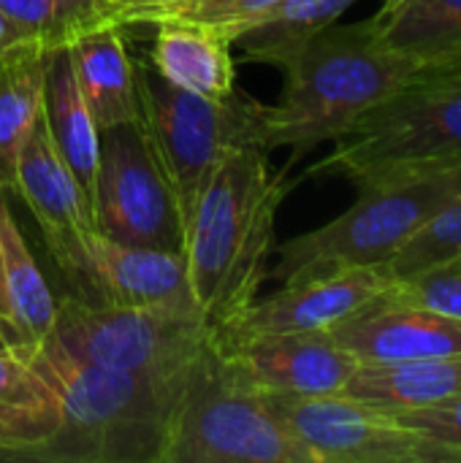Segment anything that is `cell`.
Wrapping results in <instances>:
<instances>
[{
    "label": "cell",
    "instance_id": "1",
    "mask_svg": "<svg viewBox=\"0 0 461 463\" xmlns=\"http://www.w3.org/2000/svg\"><path fill=\"white\" fill-rule=\"evenodd\" d=\"M437 62L391 49L370 19L331 24L283 68L277 103L261 109V149H291V163L318 144L340 141L370 109Z\"/></svg>",
    "mask_w": 461,
    "mask_h": 463
},
{
    "label": "cell",
    "instance_id": "2",
    "mask_svg": "<svg viewBox=\"0 0 461 463\" xmlns=\"http://www.w3.org/2000/svg\"><path fill=\"white\" fill-rule=\"evenodd\" d=\"M288 190V168L272 171L269 152L255 144L231 149L212 174L185 228L190 293L212 328H223L258 298Z\"/></svg>",
    "mask_w": 461,
    "mask_h": 463
},
{
    "label": "cell",
    "instance_id": "3",
    "mask_svg": "<svg viewBox=\"0 0 461 463\" xmlns=\"http://www.w3.org/2000/svg\"><path fill=\"white\" fill-rule=\"evenodd\" d=\"M24 358L54 385L62 404L60 431L33 461L163 463L185 383L103 369L76 358L54 339Z\"/></svg>",
    "mask_w": 461,
    "mask_h": 463
},
{
    "label": "cell",
    "instance_id": "4",
    "mask_svg": "<svg viewBox=\"0 0 461 463\" xmlns=\"http://www.w3.org/2000/svg\"><path fill=\"white\" fill-rule=\"evenodd\" d=\"M163 463H312L217 328L185 380Z\"/></svg>",
    "mask_w": 461,
    "mask_h": 463
},
{
    "label": "cell",
    "instance_id": "5",
    "mask_svg": "<svg viewBox=\"0 0 461 463\" xmlns=\"http://www.w3.org/2000/svg\"><path fill=\"white\" fill-rule=\"evenodd\" d=\"M461 165V62L435 65L370 109L312 174L356 187Z\"/></svg>",
    "mask_w": 461,
    "mask_h": 463
},
{
    "label": "cell",
    "instance_id": "6",
    "mask_svg": "<svg viewBox=\"0 0 461 463\" xmlns=\"http://www.w3.org/2000/svg\"><path fill=\"white\" fill-rule=\"evenodd\" d=\"M459 195L461 165L359 187V198L348 212L274 247L277 263L272 277L285 285L337 269H383Z\"/></svg>",
    "mask_w": 461,
    "mask_h": 463
},
{
    "label": "cell",
    "instance_id": "7",
    "mask_svg": "<svg viewBox=\"0 0 461 463\" xmlns=\"http://www.w3.org/2000/svg\"><path fill=\"white\" fill-rule=\"evenodd\" d=\"M212 336L215 328L196 304L92 307L65 296L49 339L103 369L185 383Z\"/></svg>",
    "mask_w": 461,
    "mask_h": 463
},
{
    "label": "cell",
    "instance_id": "8",
    "mask_svg": "<svg viewBox=\"0 0 461 463\" xmlns=\"http://www.w3.org/2000/svg\"><path fill=\"white\" fill-rule=\"evenodd\" d=\"M141 125L174 187L185 228L223 157L245 144H258L261 109L255 98L234 90L226 100L201 98L168 84L152 68L139 65Z\"/></svg>",
    "mask_w": 461,
    "mask_h": 463
},
{
    "label": "cell",
    "instance_id": "9",
    "mask_svg": "<svg viewBox=\"0 0 461 463\" xmlns=\"http://www.w3.org/2000/svg\"><path fill=\"white\" fill-rule=\"evenodd\" d=\"M90 201L103 236L128 247L185 252V220L174 187L141 122L101 130Z\"/></svg>",
    "mask_w": 461,
    "mask_h": 463
},
{
    "label": "cell",
    "instance_id": "10",
    "mask_svg": "<svg viewBox=\"0 0 461 463\" xmlns=\"http://www.w3.org/2000/svg\"><path fill=\"white\" fill-rule=\"evenodd\" d=\"M71 293L92 307L196 304L185 252L128 247L98 228L43 239Z\"/></svg>",
    "mask_w": 461,
    "mask_h": 463
},
{
    "label": "cell",
    "instance_id": "11",
    "mask_svg": "<svg viewBox=\"0 0 461 463\" xmlns=\"http://www.w3.org/2000/svg\"><path fill=\"white\" fill-rule=\"evenodd\" d=\"M266 399L312 463H437L418 431L345 393Z\"/></svg>",
    "mask_w": 461,
    "mask_h": 463
},
{
    "label": "cell",
    "instance_id": "12",
    "mask_svg": "<svg viewBox=\"0 0 461 463\" xmlns=\"http://www.w3.org/2000/svg\"><path fill=\"white\" fill-rule=\"evenodd\" d=\"M391 279L383 269H337L285 282L277 293L255 298L231 323L217 328V336L236 342L255 334H310L331 331L375 296H380Z\"/></svg>",
    "mask_w": 461,
    "mask_h": 463
},
{
    "label": "cell",
    "instance_id": "13",
    "mask_svg": "<svg viewBox=\"0 0 461 463\" xmlns=\"http://www.w3.org/2000/svg\"><path fill=\"white\" fill-rule=\"evenodd\" d=\"M359 364L461 355V320L397 298L389 288L331 328Z\"/></svg>",
    "mask_w": 461,
    "mask_h": 463
},
{
    "label": "cell",
    "instance_id": "14",
    "mask_svg": "<svg viewBox=\"0 0 461 463\" xmlns=\"http://www.w3.org/2000/svg\"><path fill=\"white\" fill-rule=\"evenodd\" d=\"M253 374V380L277 396H334L342 393L359 369V361L331 336L310 334H255L236 342L220 339Z\"/></svg>",
    "mask_w": 461,
    "mask_h": 463
},
{
    "label": "cell",
    "instance_id": "15",
    "mask_svg": "<svg viewBox=\"0 0 461 463\" xmlns=\"http://www.w3.org/2000/svg\"><path fill=\"white\" fill-rule=\"evenodd\" d=\"M14 193L27 203L43 239L95 228L90 195L57 152L43 117L19 152Z\"/></svg>",
    "mask_w": 461,
    "mask_h": 463
},
{
    "label": "cell",
    "instance_id": "16",
    "mask_svg": "<svg viewBox=\"0 0 461 463\" xmlns=\"http://www.w3.org/2000/svg\"><path fill=\"white\" fill-rule=\"evenodd\" d=\"M73 71L98 130L141 122L139 62L128 52L125 30L101 24L71 43Z\"/></svg>",
    "mask_w": 461,
    "mask_h": 463
},
{
    "label": "cell",
    "instance_id": "17",
    "mask_svg": "<svg viewBox=\"0 0 461 463\" xmlns=\"http://www.w3.org/2000/svg\"><path fill=\"white\" fill-rule=\"evenodd\" d=\"M152 27L158 33L149 49V68L158 76L201 98L226 100L234 95L236 65L228 38L179 19H163Z\"/></svg>",
    "mask_w": 461,
    "mask_h": 463
},
{
    "label": "cell",
    "instance_id": "18",
    "mask_svg": "<svg viewBox=\"0 0 461 463\" xmlns=\"http://www.w3.org/2000/svg\"><path fill=\"white\" fill-rule=\"evenodd\" d=\"M60 426L54 385L24 355L0 350V461H33Z\"/></svg>",
    "mask_w": 461,
    "mask_h": 463
},
{
    "label": "cell",
    "instance_id": "19",
    "mask_svg": "<svg viewBox=\"0 0 461 463\" xmlns=\"http://www.w3.org/2000/svg\"><path fill=\"white\" fill-rule=\"evenodd\" d=\"M342 393L391 418L429 410L461 396V355L359 364Z\"/></svg>",
    "mask_w": 461,
    "mask_h": 463
},
{
    "label": "cell",
    "instance_id": "20",
    "mask_svg": "<svg viewBox=\"0 0 461 463\" xmlns=\"http://www.w3.org/2000/svg\"><path fill=\"white\" fill-rule=\"evenodd\" d=\"M0 250H3V290H5V339L19 355L43 345L57 320V301L16 225L5 193L0 190Z\"/></svg>",
    "mask_w": 461,
    "mask_h": 463
},
{
    "label": "cell",
    "instance_id": "21",
    "mask_svg": "<svg viewBox=\"0 0 461 463\" xmlns=\"http://www.w3.org/2000/svg\"><path fill=\"white\" fill-rule=\"evenodd\" d=\"M43 119H46V128L57 152L62 155V160L68 163V168L76 174V179L90 195L95 168H98L101 130L82 95V87L73 71L71 46H54L46 52Z\"/></svg>",
    "mask_w": 461,
    "mask_h": 463
},
{
    "label": "cell",
    "instance_id": "22",
    "mask_svg": "<svg viewBox=\"0 0 461 463\" xmlns=\"http://www.w3.org/2000/svg\"><path fill=\"white\" fill-rule=\"evenodd\" d=\"M370 22L397 52L437 65L461 62V0H383Z\"/></svg>",
    "mask_w": 461,
    "mask_h": 463
},
{
    "label": "cell",
    "instance_id": "23",
    "mask_svg": "<svg viewBox=\"0 0 461 463\" xmlns=\"http://www.w3.org/2000/svg\"><path fill=\"white\" fill-rule=\"evenodd\" d=\"M43 43H30L0 60V190L14 193L16 160L43 117Z\"/></svg>",
    "mask_w": 461,
    "mask_h": 463
},
{
    "label": "cell",
    "instance_id": "24",
    "mask_svg": "<svg viewBox=\"0 0 461 463\" xmlns=\"http://www.w3.org/2000/svg\"><path fill=\"white\" fill-rule=\"evenodd\" d=\"M353 3L359 0H285L272 16L242 33L234 43L247 60L283 71L310 38L337 24Z\"/></svg>",
    "mask_w": 461,
    "mask_h": 463
},
{
    "label": "cell",
    "instance_id": "25",
    "mask_svg": "<svg viewBox=\"0 0 461 463\" xmlns=\"http://www.w3.org/2000/svg\"><path fill=\"white\" fill-rule=\"evenodd\" d=\"M0 11L49 49L71 46L79 35L101 27L95 0H0Z\"/></svg>",
    "mask_w": 461,
    "mask_h": 463
},
{
    "label": "cell",
    "instance_id": "26",
    "mask_svg": "<svg viewBox=\"0 0 461 463\" xmlns=\"http://www.w3.org/2000/svg\"><path fill=\"white\" fill-rule=\"evenodd\" d=\"M461 258V195L443 206L386 266V277L405 279L410 274L427 271Z\"/></svg>",
    "mask_w": 461,
    "mask_h": 463
},
{
    "label": "cell",
    "instance_id": "27",
    "mask_svg": "<svg viewBox=\"0 0 461 463\" xmlns=\"http://www.w3.org/2000/svg\"><path fill=\"white\" fill-rule=\"evenodd\" d=\"M283 3L285 0H185L163 19L204 24L234 43L242 33L253 30L266 16H272Z\"/></svg>",
    "mask_w": 461,
    "mask_h": 463
},
{
    "label": "cell",
    "instance_id": "28",
    "mask_svg": "<svg viewBox=\"0 0 461 463\" xmlns=\"http://www.w3.org/2000/svg\"><path fill=\"white\" fill-rule=\"evenodd\" d=\"M389 290L402 301L429 307L461 320V263H443L405 279H394Z\"/></svg>",
    "mask_w": 461,
    "mask_h": 463
},
{
    "label": "cell",
    "instance_id": "29",
    "mask_svg": "<svg viewBox=\"0 0 461 463\" xmlns=\"http://www.w3.org/2000/svg\"><path fill=\"white\" fill-rule=\"evenodd\" d=\"M397 420L432 445L437 463H461V396L429 410L399 415Z\"/></svg>",
    "mask_w": 461,
    "mask_h": 463
},
{
    "label": "cell",
    "instance_id": "30",
    "mask_svg": "<svg viewBox=\"0 0 461 463\" xmlns=\"http://www.w3.org/2000/svg\"><path fill=\"white\" fill-rule=\"evenodd\" d=\"M185 0H95L101 24L114 27H144L160 22L166 14L179 8Z\"/></svg>",
    "mask_w": 461,
    "mask_h": 463
},
{
    "label": "cell",
    "instance_id": "31",
    "mask_svg": "<svg viewBox=\"0 0 461 463\" xmlns=\"http://www.w3.org/2000/svg\"><path fill=\"white\" fill-rule=\"evenodd\" d=\"M30 43H41V41L35 35H30L22 24H16L5 11H0V60H5L8 54L24 49Z\"/></svg>",
    "mask_w": 461,
    "mask_h": 463
},
{
    "label": "cell",
    "instance_id": "32",
    "mask_svg": "<svg viewBox=\"0 0 461 463\" xmlns=\"http://www.w3.org/2000/svg\"><path fill=\"white\" fill-rule=\"evenodd\" d=\"M5 320H8V309H5V290H3V250H0V328L5 334Z\"/></svg>",
    "mask_w": 461,
    "mask_h": 463
},
{
    "label": "cell",
    "instance_id": "33",
    "mask_svg": "<svg viewBox=\"0 0 461 463\" xmlns=\"http://www.w3.org/2000/svg\"><path fill=\"white\" fill-rule=\"evenodd\" d=\"M0 350H11V347H8V339H5V334H3V328H0Z\"/></svg>",
    "mask_w": 461,
    "mask_h": 463
},
{
    "label": "cell",
    "instance_id": "34",
    "mask_svg": "<svg viewBox=\"0 0 461 463\" xmlns=\"http://www.w3.org/2000/svg\"><path fill=\"white\" fill-rule=\"evenodd\" d=\"M451 263H461V258H456V260H451Z\"/></svg>",
    "mask_w": 461,
    "mask_h": 463
}]
</instances>
